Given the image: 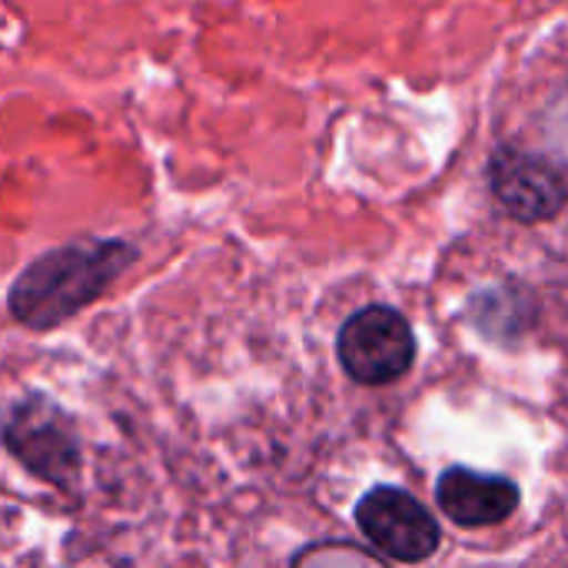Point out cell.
I'll return each instance as SVG.
<instances>
[{
  "label": "cell",
  "instance_id": "6da1fadb",
  "mask_svg": "<svg viewBox=\"0 0 568 568\" xmlns=\"http://www.w3.org/2000/svg\"><path fill=\"white\" fill-rule=\"evenodd\" d=\"M136 260L123 240H87L50 250L10 286V313L30 329H50L90 306Z\"/></svg>",
  "mask_w": 568,
  "mask_h": 568
},
{
  "label": "cell",
  "instance_id": "7a4b0ae2",
  "mask_svg": "<svg viewBox=\"0 0 568 568\" xmlns=\"http://www.w3.org/2000/svg\"><path fill=\"white\" fill-rule=\"evenodd\" d=\"M3 446L40 479L57 486H73L80 476V443L67 413L40 396L30 393L13 403L0 423Z\"/></svg>",
  "mask_w": 568,
  "mask_h": 568
},
{
  "label": "cell",
  "instance_id": "3957f363",
  "mask_svg": "<svg viewBox=\"0 0 568 568\" xmlns=\"http://www.w3.org/2000/svg\"><path fill=\"white\" fill-rule=\"evenodd\" d=\"M336 353L349 379L363 386H386L409 373L416 359V336L393 306H366L346 320Z\"/></svg>",
  "mask_w": 568,
  "mask_h": 568
},
{
  "label": "cell",
  "instance_id": "277c9868",
  "mask_svg": "<svg viewBox=\"0 0 568 568\" xmlns=\"http://www.w3.org/2000/svg\"><path fill=\"white\" fill-rule=\"evenodd\" d=\"M356 526L379 552L396 562H426L443 542L433 513L396 486L369 489L356 506Z\"/></svg>",
  "mask_w": 568,
  "mask_h": 568
},
{
  "label": "cell",
  "instance_id": "5b68a950",
  "mask_svg": "<svg viewBox=\"0 0 568 568\" xmlns=\"http://www.w3.org/2000/svg\"><path fill=\"white\" fill-rule=\"evenodd\" d=\"M489 186L496 203L523 223L552 220L568 203L566 180L546 160L519 150H499L493 156Z\"/></svg>",
  "mask_w": 568,
  "mask_h": 568
},
{
  "label": "cell",
  "instance_id": "8992f818",
  "mask_svg": "<svg viewBox=\"0 0 568 568\" xmlns=\"http://www.w3.org/2000/svg\"><path fill=\"white\" fill-rule=\"evenodd\" d=\"M436 499L446 519L466 529H486L506 523L519 509V486L506 476L473 473L453 466L436 483Z\"/></svg>",
  "mask_w": 568,
  "mask_h": 568
},
{
  "label": "cell",
  "instance_id": "52a82bcc",
  "mask_svg": "<svg viewBox=\"0 0 568 568\" xmlns=\"http://www.w3.org/2000/svg\"><path fill=\"white\" fill-rule=\"evenodd\" d=\"M290 568H389L373 552L353 542H316L306 546Z\"/></svg>",
  "mask_w": 568,
  "mask_h": 568
}]
</instances>
